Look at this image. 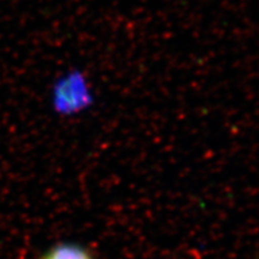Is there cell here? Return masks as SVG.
<instances>
[{
    "label": "cell",
    "instance_id": "1",
    "mask_svg": "<svg viewBox=\"0 0 259 259\" xmlns=\"http://www.w3.org/2000/svg\"><path fill=\"white\" fill-rule=\"evenodd\" d=\"M94 87L85 71L69 69L54 78L50 89L52 112L59 118H74L90 111L95 105Z\"/></svg>",
    "mask_w": 259,
    "mask_h": 259
},
{
    "label": "cell",
    "instance_id": "2",
    "mask_svg": "<svg viewBox=\"0 0 259 259\" xmlns=\"http://www.w3.org/2000/svg\"><path fill=\"white\" fill-rule=\"evenodd\" d=\"M38 259H96L93 252L77 242H59L48 248Z\"/></svg>",
    "mask_w": 259,
    "mask_h": 259
}]
</instances>
